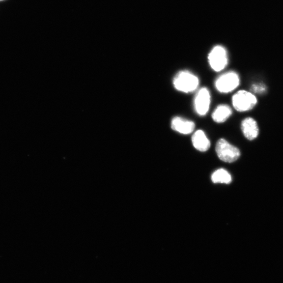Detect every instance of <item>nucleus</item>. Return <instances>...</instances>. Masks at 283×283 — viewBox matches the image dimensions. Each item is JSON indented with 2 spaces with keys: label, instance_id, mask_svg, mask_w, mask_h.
Returning <instances> with one entry per match:
<instances>
[{
  "label": "nucleus",
  "instance_id": "1",
  "mask_svg": "<svg viewBox=\"0 0 283 283\" xmlns=\"http://www.w3.org/2000/svg\"><path fill=\"white\" fill-rule=\"evenodd\" d=\"M173 83L177 91L188 94L195 91L200 84L197 76L188 70H181L174 77Z\"/></svg>",
  "mask_w": 283,
  "mask_h": 283
},
{
  "label": "nucleus",
  "instance_id": "2",
  "mask_svg": "<svg viewBox=\"0 0 283 283\" xmlns=\"http://www.w3.org/2000/svg\"><path fill=\"white\" fill-rule=\"evenodd\" d=\"M234 108L238 112L248 111L253 109L258 103L257 97L251 92L241 90L232 98Z\"/></svg>",
  "mask_w": 283,
  "mask_h": 283
},
{
  "label": "nucleus",
  "instance_id": "3",
  "mask_svg": "<svg viewBox=\"0 0 283 283\" xmlns=\"http://www.w3.org/2000/svg\"><path fill=\"white\" fill-rule=\"evenodd\" d=\"M209 65L216 72H220L228 65L229 62L227 49L221 45L212 48L208 56Z\"/></svg>",
  "mask_w": 283,
  "mask_h": 283
},
{
  "label": "nucleus",
  "instance_id": "4",
  "mask_svg": "<svg viewBox=\"0 0 283 283\" xmlns=\"http://www.w3.org/2000/svg\"><path fill=\"white\" fill-rule=\"evenodd\" d=\"M240 79L234 71H230L220 76L215 81L216 90L222 94L233 92L239 86Z\"/></svg>",
  "mask_w": 283,
  "mask_h": 283
},
{
  "label": "nucleus",
  "instance_id": "5",
  "mask_svg": "<svg viewBox=\"0 0 283 283\" xmlns=\"http://www.w3.org/2000/svg\"><path fill=\"white\" fill-rule=\"evenodd\" d=\"M216 151L220 160L227 163L236 161L240 156V150L230 144L223 138L219 139L216 146Z\"/></svg>",
  "mask_w": 283,
  "mask_h": 283
},
{
  "label": "nucleus",
  "instance_id": "6",
  "mask_svg": "<svg viewBox=\"0 0 283 283\" xmlns=\"http://www.w3.org/2000/svg\"><path fill=\"white\" fill-rule=\"evenodd\" d=\"M211 102V95L206 87H203L196 95L194 99V109L200 116H204L208 112Z\"/></svg>",
  "mask_w": 283,
  "mask_h": 283
},
{
  "label": "nucleus",
  "instance_id": "7",
  "mask_svg": "<svg viewBox=\"0 0 283 283\" xmlns=\"http://www.w3.org/2000/svg\"><path fill=\"white\" fill-rule=\"evenodd\" d=\"M171 128L181 134L187 135L191 133L195 128V124L181 117H175L171 121Z\"/></svg>",
  "mask_w": 283,
  "mask_h": 283
},
{
  "label": "nucleus",
  "instance_id": "8",
  "mask_svg": "<svg viewBox=\"0 0 283 283\" xmlns=\"http://www.w3.org/2000/svg\"><path fill=\"white\" fill-rule=\"evenodd\" d=\"M244 136L250 140L256 138L259 134V129L257 121L252 118L248 117L243 120L241 125Z\"/></svg>",
  "mask_w": 283,
  "mask_h": 283
},
{
  "label": "nucleus",
  "instance_id": "9",
  "mask_svg": "<svg viewBox=\"0 0 283 283\" xmlns=\"http://www.w3.org/2000/svg\"><path fill=\"white\" fill-rule=\"evenodd\" d=\"M191 140L194 148L201 152H206L210 147V142L203 130H199L194 132Z\"/></svg>",
  "mask_w": 283,
  "mask_h": 283
},
{
  "label": "nucleus",
  "instance_id": "10",
  "mask_svg": "<svg viewBox=\"0 0 283 283\" xmlns=\"http://www.w3.org/2000/svg\"><path fill=\"white\" fill-rule=\"evenodd\" d=\"M233 114V110L229 105L225 104H220L212 112V120L218 123L226 121Z\"/></svg>",
  "mask_w": 283,
  "mask_h": 283
},
{
  "label": "nucleus",
  "instance_id": "11",
  "mask_svg": "<svg viewBox=\"0 0 283 283\" xmlns=\"http://www.w3.org/2000/svg\"><path fill=\"white\" fill-rule=\"evenodd\" d=\"M211 181L214 183L231 184L232 182V176L224 169L220 168L212 174Z\"/></svg>",
  "mask_w": 283,
  "mask_h": 283
},
{
  "label": "nucleus",
  "instance_id": "12",
  "mask_svg": "<svg viewBox=\"0 0 283 283\" xmlns=\"http://www.w3.org/2000/svg\"><path fill=\"white\" fill-rule=\"evenodd\" d=\"M251 91L254 93L261 94L266 91V87L262 83H256L251 86Z\"/></svg>",
  "mask_w": 283,
  "mask_h": 283
},
{
  "label": "nucleus",
  "instance_id": "13",
  "mask_svg": "<svg viewBox=\"0 0 283 283\" xmlns=\"http://www.w3.org/2000/svg\"><path fill=\"white\" fill-rule=\"evenodd\" d=\"M0 1H3V0H0Z\"/></svg>",
  "mask_w": 283,
  "mask_h": 283
}]
</instances>
